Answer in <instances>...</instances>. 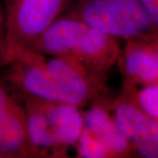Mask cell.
Instances as JSON below:
<instances>
[{
	"label": "cell",
	"instance_id": "cell-8",
	"mask_svg": "<svg viewBox=\"0 0 158 158\" xmlns=\"http://www.w3.org/2000/svg\"><path fill=\"white\" fill-rule=\"evenodd\" d=\"M158 36L125 41L118 62L124 89L158 83Z\"/></svg>",
	"mask_w": 158,
	"mask_h": 158
},
{
	"label": "cell",
	"instance_id": "cell-9",
	"mask_svg": "<svg viewBox=\"0 0 158 158\" xmlns=\"http://www.w3.org/2000/svg\"><path fill=\"white\" fill-rule=\"evenodd\" d=\"M107 91L89 105L85 112L84 128L110 151L113 158L135 156L134 149L113 117Z\"/></svg>",
	"mask_w": 158,
	"mask_h": 158
},
{
	"label": "cell",
	"instance_id": "cell-1",
	"mask_svg": "<svg viewBox=\"0 0 158 158\" xmlns=\"http://www.w3.org/2000/svg\"><path fill=\"white\" fill-rule=\"evenodd\" d=\"M120 40L72 18L61 16L36 40L31 49L46 56L79 62L104 77L118 65Z\"/></svg>",
	"mask_w": 158,
	"mask_h": 158
},
{
	"label": "cell",
	"instance_id": "cell-10",
	"mask_svg": "<svg viewBox=\"0 0 158 158\" xmlns=\"http://www.w3.org/2000/svg\"><path fill=\"white\" fill-rule=\"evenodd\" d=\"M26 112L29 138L41 158H66L68 155L60 147L50 118L47 101L21 97Z\"/></svg>",
	"mask_w": 158,
	"mask_h": 158
},
{
	"label": "cell",
	"instance_id": "cell-6",
	"mask_svg": "<svg viewBox=\"0 0 158 158\" xmlns=\"http://www.w3.org/2000/svg\"><path fill=\"white\" fill-rule=\"evenodd\" d=\"M46 64L64 103L82 108L106 91V77L76 61L64 57L46 56Z\"/></svg>",
	"mask_w": 158,
	"mask_h": 158
},
{
	"label": "cell",
	"instance_id": "cell-3",
	"mask_svg": "<svg viewBox=\"0 0 158 158\" xmlns=\"http://www.w3.org/2000/svg\"><path fill=\"white\" fill-rule=\"evenodd\" d=\"M69 3V0H5L7 63L19 52L31 49L64 13Z\"/></svg>",
	"mask_w": 158,
	"mask_h": 158
},
{
	"label": "cell",
	"instance_id": "cell-7",
	"mask_svg": "<svg viewBox=\"0 0 158 158\" xmlns=\"http://www.w3.org/2000/svg\"><path fill=\"white\" fill-rule=\"evenodd\" d=\"M111 109L136 156L158 158V119L142 111L124 90L111 101Z\"/></svg>",
	"mask_w": 158,
	"mask_h": 158
},
{
	"label": "cell",
	"instance_id": "cell-13",
	"mask_svg": "<svg viewBox=\"0 0 158 158\" xmlns=\"http://www.w3.org/2000/svg\"><path fill=\"white\" fill-rule=\"evenodd\" d=\"M75 149L79 158H113L110 151L87 130L83 128Z\"/></svg>",
	"mask_w": 158,
	"mask_h": 158
},
{
	"label": "cell",
	"instance_id": "cell-4",
	"mask_svg": "<svg viewBox=\"0 0 158 158\" xmlns=\"http://www.w3.org/2000/svg\"><path fill=\"white\" fill-rule=\"evenodd\" d=\"M4 79L20 97L63 102L46 64V56L34 49L19 52L2 69Z\"/></svg>",
	"mask_w": 158,
	"mask_h": 158
},
{
	"label": "cell",
	"instance_id": "cell-11",
	"mask_svg": "<svg viewBox=\"0 0 158 158\" xmlns=\"http://www.w3.org/2000/svg\"><path fill=\"white\" fill-rule=\"evenodd\" d=\"M47 108L57 141L68 155L69 149L75 148L83 131L85 112L81 107L62 102L47 101Z\"/></svg>",
	"mask_w": 158,
	"mask_h": 158
},
{
	"label": "cell",
	"instance_id": "cell-14",
	"mask_svg": "<svg viewBox=\"0 0 158 158\" xmlns=\"http://www.w3.org/2000/svg\"><path fill=\"white\" fill-rule=\"evenodd\" d=\"M7 64V35L6 13L0 5V70Z\"/></svg>",
	"mask_w": 158,
	"mask_h": 158
},
{
	"label": "cell",
	"instance_id": "cell-15",
	"mask_svg": "<svg viewBox=\"0 0 158 158\" xmlns=\"http://www.w3.org/2000/svg\"><path fill=\"white\" fill-rule=\"evenodd\" d=\"M158 34V0H140Z\"/></svg>",
	"mask_w": 158,
	"mask_h": 158
},
{
	"label": "cell",
	"instance_id": "cell-5",
	"mask_svg": "<svg viewBox=\"0 0 158 158\" xmlns=\"http://www.w3.org/2000/svg\"><path fill=\"white\" fill-rule=\"evenodd\" d=\"M0 158H41L29 138L22 98L1 74Z\"/></svg>",
	"mask_w": 158,
	"mask_h": 158
},
{
	"label": "cell",
	"instance_id": "cell-2",
	"mask_svg": "<svg viewBox=\"0 0 158 158\" xmlns=\"http://www.w3.org/2000/svg\"><path fill=\"white\" fill-rule=\"evenodd\" d=\"M62 16L124 41L158 36L140 0H69Z\"/></svg>",
	"mask_w": 158,
	"mask_h": 158
},
{
	"label": "cell",
	"instance_id": "cell-12",
	"mask_svg": "<svg viewBox=\"0 0 158 158\" xmlns=\"http://www.w3.org/2000/svg\"><path fill=\"white\" fill-rule=\"evenodd\" d=\"M142 111L158 119V83L136 89H123Z\"/></svg>",
	"mask_w": 158,
	"mask_h": 158
}]
</instances>
